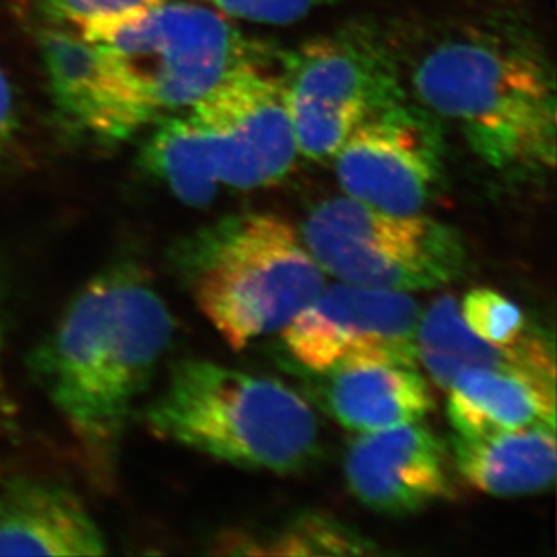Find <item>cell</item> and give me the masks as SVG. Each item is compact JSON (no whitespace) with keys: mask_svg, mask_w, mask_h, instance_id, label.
<instances>
[{"mask_svg":"<svg viewBox=\"0 0 557 557\" xmlns=\"http://www.w3.org/2000/svg\"><path fill=\"white\" fill-rule=\"evenodd\" d=\"M174 318L136 263L103 269L74 296L32 369L79 447L109 473L132 411L174 337Z\"/></svg>","mask_w":557,"mask_h":557,"instance_id":"1","label":"cell"},{"mask_svg":"<svg viewBox=\"0 0 557 557\" xmlns=\"http://www.w3.org/2000/svg\"><path fill=\"white\" fill-rule=\"evenodd\" d=\"M410 85L493 169H554L556 78L525 29L498 21L447 29L413 59Z\"/></svg>","mask_w":557,"mask_h":557,"instance_id":"2","label":"cell"},{"mask_svg":"<svg viewBox=\"0 0 557 557\" xmlns=\"http://www.w3.org/2000/svg\"><path fill=\"white\" fill-rule=\"evenodd\" d=\"M147 428L235 468L298 473L320 455V424L278 379L202 359L175 364L145 411Z\"/></svg>","mask_w":557,"mask_h":557,"instance_id":"3","label":"cell"},{"mask_svg":"<svg viewBox=\"0 0 557 557\" xmlns=\"http://www.w3.org/2000/svg\"><path fill=\"white\" fill-rule=\"evenodd\" d=\"M175 268L222 339L243 350L284 331L325 287V273L289 222L227 216L186 238Z\"/></svg>","mask_w":557,"mask_h":557,"instance_id":"4","label":"cell"},{"mask_svg":"<svg viewBox=\"0 0 557 557\" xmlns=\"http://www.w3.org/2000/svg\"><path fill=\"white\" fill-rule=\"evenodd\" d=\"M301 240L323 273L373 289H438L468 268V249L455 227L422 213L375 210L350 197L315 206Z\"/></svg>","mask_w":557,"mask_h":557,"instance_id":"5","label":"cell"},{"mask_svg":"<svg viewBox=\"0 0 557 557\" xmlns=\"http://www.w3.org/2000/svg\"><path fill=\"white\" fill-rule=\"evenodd\" d=\"M280 78L298 152L312 161L334 159L361 123L408 100L399 57L367 26L301 44Z\"/></svg>","mask_w":557,"mask_h":557,"instance_id":"6","label":"cell"},{"mask_svg":"<svg viewBox=\"0 0 557 557\" xmlns=\"http://www.w3.org/2000/svg\"><path fill=\"white\" fill-rule=\"evenodd\" d=\"M122 65L153 117L191 107L262 51L202 5L170 2L90 35Z\"/></svg>","mask_w":557,"mask_h":557,"instance_id":"7","label":"cell"},{"mask_svg":"<svg viewBox=\"0 0 557 557\" xmlns=\"http://www.w3.org/2000/svg\"><path fill=\"white\" fill-rule=\"evenodd\" d=\"M188 116L205 136L221 185L265 188L295 169L300 152L284 84L263 73L260 62L233 69Z\"/></svg>","mask_w":557,"mask_h":557,"instance_id":"8","label":"cell"},{"mask_svg":"<svg viewBox=\"0 0 557 557\" xmlns=\"http://www.w3.org/2000/svg\"><path fill=\"white\" fill-rule=\"evenodd\" d=\"M334 161L347 197L395 215H416L444 183L441 126L419 103L400 101L361 123Z\"/></svg>","mask_w":557,"mask_h":557,"instance_id":"9","label":"cell"},{"mask_svg":"<svg viewBox=\"0 0 557 557\" xmlns=\"http://www.w3.org/2000/svg\"><path fill=\"white\" fill-rule=\"evenodd\" d=\"M419 318L410 293L343 282L323 287L285 326V348L314 373L354 363L417 367Z\"/></svg>","mask_w":557,"mask_h":557,"instance_id":"10","label":"cell"},{"mask_svg":"<svg viewBox=\"0 0 557 557\" xmlns=\"http://www.w3.org/2000/svg\"><path fill=\"white\" fill-rule=\"evenodd\" d=\"M49 85L67 122L98 141L128 139L156 122L122 65L101 44L73 27H46L40 33Z\"/></svg>","mask_w":557,"mask_h":557,"instance_id":"11","label":"cell"},{"mask_svg":"<svg viewBox=\"0 0 557 557\" xmlns=\"http://www.w3.org/2000/svg\"><path fill=\"white\" fill-rule=\"evenodd\" d=\"M345 476L350 493L381 515H413L453 496L446 447L422 421L359 433Z\"/></svg>","mask_w":557,"mask_h":557,"instance_id":"12","label":"cell"},{"mask_svg":"<svg viewBox=\"0 0 557 557\" xmlns=\"http://www.w3.org/2000/svg\"><path fill=\"white\" fill-rule=\"evenodd\" d=\"M107 540L73 491L21 476L0 484V556H101Z\"/></svg>","mask_w":557,"mask_h":557,"instance_id":"13","label":"cell"},{"mask_svg":"<svg viewBox=\"0 0 557 557\" xmlns=\"http://www.w3.org/2000/svg\"><path fill=\"white\" fill-rule=\"evenodd\" d=\"M416 348L417 361L442 388L469 369L509 370L556 381L553 343L543 334L532 332L509 347L487 343L469 331L451 295L436 298L421 312Z\"/></svg>","mask_w":557,"mask_h":557,"instance_id":"14","label":"cell"},{"mask_svg":"<svg viewBox=\"0 0 557 557\" xmlns=\"http://www.w3.org/2000/svg\"><path fill=\"white\" fill-rule=\"evenodd\" d=\"M320 375L329 416L350 432L372 433L411 424L435 408L432 386L417 367L354 363Z\"/></svg>","mask_w":557,"mask_h":557,"instance_id":"15","label":"cell"},{"mask_svg":"<svg viewBox=\"0 0 557 557\" xmlns=\"http://www.w3.org/2000/svg\"><path fill=\"white\" fill-rule=\"evenodd\" d=\"M458 473L474 490L498 498L537 495L556 480V426L520 428L451 438Z\"/></svg>","mask_w":557,"mask_h":557,"instance_id":"16","label":"cell"},{"mask_svg":"<svg viewBox=\"0 0 557 557\" xmlns=\"http://www.w3.org/2000/svg\"><path fill=\"white\" fill-rule=\"evenodd\" d=\"M446 389L447 417L458 435L556 426V381L509 370L469 369Z\"/></svg>","mask_w":557,"mask_h":557,"instance_id":"17","label":"cell"},{"mask_svg":"<svg viewBox=\"0 0 557 557\" xmlns=\"http://www.w3.org/2000/svg\"><path fill=\"white\" fill-rule=\"evenodd\" d=\"M141 166L191 208L210 206L219 194L210 148L189 116L169 117L153 131L143 147Z\"/></svg>","mask_w":557,"mask_h":557,"instance_id":"18","label":"cell"},{"mask_svg":"<svg viewBox=\"0 0 557 557\" xmlns=\"http://www.w3.org/2000/svg\"><path fill=\"white\" fill-rule=\"evenodd\" d=\"M224 553L258 556H367L377 553L373 543L352 527L326 515L298 516L287 525L262 536L224 540Z\"/></svg>","mask_w":557,"mask_h":557,"instance_id":"19","label":"cell"},{"mask_svg":"<svg viewBox=\"0 0 557 557\" xmlns=\"http://www.w3.org/2000/svg\"><path fill=\"white\" fill-rule=\"evenodd\" d=\"M460 318L473 332L493 345H515L532 334L529 318L515 301L498 290L479 287L458 301Z\"/></svg>","mask_w":557,"mask_h":557,"instance_id":"20","label":"cell"},{"mask_svg":"<svg viewBox=\"0 0 557 557\" xmlns=\"http://www.w3.org/2000/svg\"><path fill=\"white\" fill-rule=\"evenodd\" d=\"M164 0H37L38 10L57 26L73 27L85 37L139 15Z\"/></svg>","mask_w":557,"mask_h":557,"instance_id":"21","label":"cell"},{"mask_svg":"<svg viewBox=\"0 0 557 557\" xmlns=\"http://www.w3.org/2000/svg\"><path fill=\"white\" fill-rule=\"evenodd\" d=\"M227 16L260 24L285 26L301 21L320 5L332 0H208Z\"/></svg>","mask_w":557,"mask_h":557,"instance_id":"22","label":"cell"},{"mask_svg":"<svg viewBox=\"0 0 557 557\" xmlns=\"http://www.w3.org/2000/svg\"><path fill=\"white\" fill-rule=\"evenodd\" d=\"M16 128V111L11 85L0 69V153L4 152Z\"/></svg>","mask_w":557,"mask_h":557,"instance_id":"23","label":"cell"},{"mask_svg":"<svg viewBox=\"0 0 557 557\" xmlns=\"http://www.w3.org/2000/svg\"><path fill=\"white\" fill-rule=\"evenodd\" d=\"M2 356H4V332H2V314H0V430H2V424H4L5 416L4 364H2Z\"/></svg>","mask_w":557,"mask_h":557,"instance_id":"24","label":"cell"}]
</instances>
